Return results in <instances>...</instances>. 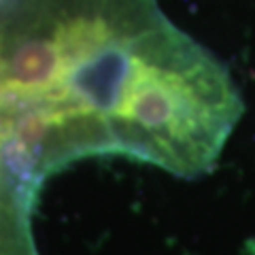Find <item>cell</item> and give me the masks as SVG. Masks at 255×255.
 Returning <instances> with one entry per match:
<instances>
[{"label": "cell", "instance_id": "1", "mask_svg": "<svg viewBox=\"0 0 255 255\" xmlns=\"http://www.w3.org/2000/svg\"><path fill=\"white\" fill-rule=\"evenodd\" d=\"M243 111L228 68L157 0H0V138L36 185L94 155L196 179Z\"/></svg>", "mask_w": 255, "mask_h": 255}]
</instances>
